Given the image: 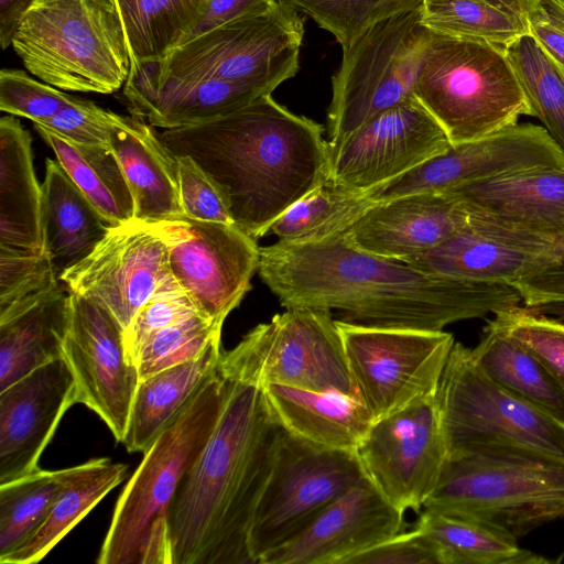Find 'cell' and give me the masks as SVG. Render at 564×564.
<instances>
[{"label": "cell", "instance_id": "6da1fadb", "mask_svg": "<svg viewBox=\"0 0 564 564\" xmlns=\"http://www.w3.org/2000/svg\"><path fill=\"white\" fill-rule=\"evenodd\" d=\"M258 273L283 307L335 310L364 326L444 330L522 304L510 284L429 274L361 250L345 232L260 247Z\"/></svg>", "mask_w": 564, "mask_h": 564}, {"label": "cell", "instance_id": "7a4b0ae2", "mask_svg": "<svg viewBox=\"0 0 564 564\" xmlns=\"http://www.w3.org/2000/svg\"><path fill=\"white\" fill-rule=\"evenodd\" d=\"M220 372L217 424L167 510L169 564H254L250 527L283 429L262 386Z\"/></svg>", "mask_w": 564, "mask_h": 564}, {"label": "cell", "instance_id": "3957f363", "mask_svg": "<svg viewBox=\"0 0 564 564\" xmlns=\"http://www.w3.org/2000/svg\"><path fill=\"white\" fill-rule=\"evenodd\" d=\"M323 131L263 95L230 113L159 135L174 155L191 156L215 181L234 224L258 240L328 177Z\"/></svg>", "mask_w": 564, "mask_h": 564}, {"label": "cell", "instance_id": "277c9868", "mask_svg": "<svg viewBox=\"0 0 564 564\" xmlns=\"http://www.w3.org/2000/svg\"><path fill=\"white\" fill-rule=\"evenodd\" d=\"M226 393L218 368L143 453L115 507L99 564H169L170 503L214 431Z\"/></svg>", "mask_w": 564, "mask_h": 564}, {"label": "cell", "instance_id": "5b68a950", "mask_svg": "<svg viewBox=\"0 0 564 564\" xmlns=\"http://www.w3.org/2000/svg\"><path fill=\"white\" fill-rule=\"evenodd\" d=\"M414 96L445 130L452 145L533 117L505 47L431 30Z\"/></svg>", "mask_w": 564, "mask_h": 564}, {"label": "cell", "instance_id": "8992f818", "mask_svg": "<svg viewBox=\"0 0 564 564\" xmlns=\"http://www.w3.org/2000/svg\"><path fill=\"white\" fill-rule=\"evenodd\" d=\"M423 509L478 520L519 539L564 519V462L501 447L449 457Z\"/></svg>", "mask_w": 564, "mask_h": 564}, {"label": "cell", "instance_id": "52a82bcc", "mask_svg": "<svg viewBox=\"0 0 564 564\" xmlns=\"http://www.w3.org/2000/svg\"><path fill=\"white\" fill-rule=\"evenodd\" d=\"M11 45L29 73L61 90L112 94L130 73L113 0H36Z\"/></svg>", "mask_w": 564, "mask_h": 564}, {"label": "cell", "instance_id": "ba28073f", "mask_svg": "<svg viewBox=\"0 0 564 564\" xmlns=\"http://www.w3.org/2000/svg\"><path fill=\"white\" fill-rule=\"evenodd\" d=\"M304 31L301 14L276 2L175 46L158 61L131 65L130 73L151 79L215 78L271 95L296 75Z\"/></svg>", "mask_w": 564, "mask_h": 564}, {"label": "cell", "instance_id": "9c48e42d", "mask_svg": "<svg viewBox=\"0 0 564 564\" xmlns=\"http://www.w3.org/2000/svg\"><path fill=\"white\" fill-rule=\"evenodd\" d=\"M449 457L486 448L564 462V425L492 380L455 341L436 391Z\"/></svg>", "mask_w": 564, "mask_h": 564}, {"label": "cell", "instance_id": "30bf717a", "mask_svg": "<svg viewBox=\"0 0 564 564\" xmlns=\"http://www.w3.org/2000/svg\"><path fill=\"white\" fill-rule=\"evenodd\" d=\"M431 30L422 8L386 19L343 48L332 77L328 148L346 140L375 115L413 96Z\"/></svg>", "mask_w": 564, "mask_h": 564}, {"label": "cell", "instance_id": "8fae6325", "mask_svg": "<svg viewBox=\"0 0 564 564\" xmlns=\"http://www.w3.org/2000/svg\"><path fill=\"white\" fill-rule=\"evenodd\" d=\"M219 369L260 386L278 383L358 398L337 322L324 308L285 307L223 352Z\"/></svg>", "mask_w": 564, "mask_h": 564}, {"label": "cell", "instance_id": "7c38bea8", "mask_svg": "<svg viewBox=\"0 0 564 564\" xmlns=\"http://www.w3.org/2000/svg\"><path fill=\"white\" fill-rule=\"evenodd\" d=\"M365 477L357 451L321 447L282 430L250 527L253 563L297 535Z\"/></svg>", "mask_w": 564, "mask_h": 564}, {"label": "cell", "instance_id": "4fadbf2b", "mask_svg": "<svg viewBox=\"0 0 564 564\" xmlns=\"http://www.w3.org/2000/svg\"><path fill=\"white\" fill-rule=\"evenodd\" d=\"M336 322L357 397L375 420L436 393L453 334Z\"/></svg>", "mask_w": 564, "mask_h": 564}, {"label": "cell", "instance_id": "5bb4252c", "mask_svg": "<svg viewBox=\"0 0 564 564\" xmlns=\"http://www.w3.org/2000/svg\"><path fill=\"white\" fill-rule=\"evenodd\" d=\"M164 239L170 272L200 314L218 325L241 303L259 268L257 240L234 224L186 216L148 223Z\"/></svg>", "mask_w": 564, "mask_h": 564}, {"label": "cell", "instance_id": "9a60e30c", "mask_svg": "<svg viewBox=\"0 0 564 564\" xmlns=\"http://www.w3.org/2000/svg\"><path fill=\"white\" fill-rule=\"evenodd\" d=\"M357 455L390 503L421 512L449 459L436 393L375 420Z\"/></svg>", "mask_w": 564, "mask_h": 564}, {"label": "cell", "instance_id": "2e32d148", "mask_svg": "<svg viewBox=\"0 0 564 564\" xmlns=\"http://www.w3.org/2000/svg\"><path fill=\"white\" fill-rule=\"evenodd\" d=\"M452 143L413 95L375 115L329 149L328 178L367 192L447 151Z\"/></svg>", "mask_w": 564, "mask_h": 564}, {"label": "cell", "instance_id": "e0dca14e", "mask_svg": "<svg viewBox=\"0 0 564 564\" xmlns=\"http://www.w3.org/2000/svg\"><path fill=\"white\" fill-rule=\"evenodd\" d=\"M69 293V322L63 357L74 379L77 403L93 410L117 442L124 438L140 381L130 361L123 329L101 305Z\"/></svg>", "mask_w": 564, "mask_h": 564}, {"label": "cell", "instance_id": "ac0fdd59", "mask_svg": "<svg viewBox=\"0 0 564 564\" xmlns=\"http://www.w3.org/2000/svg\"><path fill=\"white\" fill-rule=\"evenodd\" d=\"M171 274L164 239L148 223L132 219L111 227L59 281L107 310L123 329Z\"/></svg>", "mask_w": 564, "mask_h": 564}, {"label": "cell", "instance_id": "d6986e66", "mask_svg": "<svg viewBox=\"0 0 564 564\" xmlns=\"http://www.w3.org/2000/svg\"><path fill=\"white\" fill-rule=\"evenodd\" d=\"M538 166L564 167V151L544 127L518 122L452 145L408 173L365 193L379 203L416 193L447 192Z\"/></svg>", "mask_w": 564, "mask_h": 564}, {"label": "cell", "instance_id": "ffe728a7", "mask_svg": "<svg viewBox=\"0 0 564 564\" xmlns=\"http://www.w3.org/2000/svg\"><path fill=\"white\" fill-rule=\"evenodd\" d=\"M444 193L488 221L494 237L556 258L564 248V167L521 170Z\"/></svg>", "mask_w": 564, "mask_h": 564}, {"label": "cell", "instance_id": "44dd1931", "mask_svg": "<svg viewBox=\"0 0 564 564\" xmlns=\"http://www.w3.org/2000/svg\"><path fill=\"white\" fill-rule=\"evenodd\" d=\"M404 528V512L365 477L259 564H347Z\"/></svg>", "mask_w": 564, "mask_h": 564}, {"label": "cell", "instance_id": "7402d4cb", "mask_svg": "<svg viewBox=\"0 0 564 564\" xmlns=\"http://www.w3.org/2000/svg\"><path fill=\"white\" fill-rule=\"evenodd\" d=\"M75 403V379L64 357L0 391V485L39 469L43 451Z\"/></svg>", "mask_w": 564, "mask_h": 564}, {"label": "cell", "instance_id": "603a6c76", "mask_svg": "<svg viewBox=\"0 0 564 564\" xmlns=\"http://www.w3.org/2000/svg\"><path fill=\"white\" fill-rule=\"evenodd\" d=\"M467 225L468 212L460 200L444 192H426L375 204L345 235L361 250L404 262Z\"/></svg>", "mask_w": 564, "mask_h": 564}, {"label": "cell", "instance_id": "cb8c5ba5", "mask_svg": "<svg viewBox=\"0 0 564 564\" xmlns=\"http://www.w3.org/2000/svg\"><path fill=\"white\" fill-rule=\"evenodd\" d=\"M108 145L134 200L133 219L156 223L184 216L177 160L153 126L135 116L113 113Z\"/></svg>", "mask_w": 564, "mask_h": 564}, {"label": "cell", "instance_id": "d4e9b609", "mask_svg": "<svg viewBox=\"0 0 564 564\" xmlns=\"http://www.w3.org/2000/svg\"><path fill=\"white\" fill-rule=\"evenodd\" d=\"M122 94L133 116L163 129L205 122L268 95L250 85L215 78L151 79L131 73Z\"/></svg>", "mask_w": 564, "mask_h": 564}, {"label": "cell", "instance_id": "484cf974", "mask_svg": "<svg viewBox=\"0 0 564 564\" xmlns=\"http://www.w3.org/2000/svg\"><path fill=\"white\" fill-rule=\"evenodd\" d=\"M262 388L282 429L321 447L357 451L375 422L356 397L278 383Z\"/></svg>", "mask_w": 564, "mask_h": 564}, {"label": "cell", "instance_id": "4316f807", "mask_svg": "<svg viewBox=\"0 0 564 564\" xmlns=\"http://www.w3.org/2000/svg\"><path fill=\"white\" fill-rule=\"evenodd\" d=\"M404 262L433 275L507 284L560 263L552 253L509 243L468 225L443 243Z\"/></svg>", "mask_w": 564, "mask_h": 564}, {"label": "cell", "instance_id": "83f0119b", "mask_svg": "<svg viewBox=\"0 0 564 564\" xmlns=\"http://www.w3.org/2000/svg\"><path fill=\"white\" fill-rule=\"evenodd\" d=\"M42 184L33 165L32 138L15 116L0 119V246L44 251Z\"/></svg>", "mask_w": 564, "mask_h": 564}, {"label": "cell", "instance_id": "f1b7e54d", "mask_svg": "<svg viewBox=\"0 0 564 564\" xmlns=\"http://www.w3.org/2000/svg\"><path fill=\"white\" fill-rule=\"evenodd\" d=\"M43 247L58 275L86 258L111 226L57 160L45 161L42 183Z\"/></svg>", "mask_w": 564, "mask_h": 564}, {"label": "cell", "instance_id": "f546056e", "mask_svg": "<svg viewBox=\"0 0 564 564\" xmlns=\"http://www.w3.org/2000/svg\"><path fill=\"white\" fill-rule=\"evenodd\" d=\"M223 357L221 339L197 359L140 379L122 444L129 453H144L181 414L200 388L216 375Z\"/></svg>", "mask_w": 564, "mask_h": 564}, {"label": "cell", "instance_id": "4dcf8cb0", "mask_svg": "<svg viewBox=\"0 0 564 564\" xmlns=\"http://www.w3.org/2000/svg\"><path fill=\"white\" fill-rule=\"evenodd\" d=\"M68 322L69 293L64 284L0 322V391L63 357Z\"/></svg>", "mask_w": 564, "mask_h": 564}, {"label": "cell", "instance_id": "1f68e13d", "mask_svg": "<svg viewBox=\"0 0 564 564\" xmlns=\"http://www.w3.org/2000/svg\"><path fill=\"white\" fill-rule=\"evenodd\" d=\"M127 466L110 458H94L61 469L63 488L47 518L22 546L0 560L1 564H32L46 554L127 475Z\"/></svg>", "mask_w": 564, "mask_h": 564}, {"label": "cell", "instance_id": "d6a6232c", "mask_svg": "<svg viewBox=\"0 0 564 564\" xmlns=\"http://www.w3.org/2000/svg\"><path fill=\"white\" fill-rule=\"evenodd\" d=\"M471 352L492 380L564 425V389L520 341L488 319Z\"/></svg>", "mask_w": 564, "mask_h": 564}, {"label": "cell", "instance_id": "836d02e7", "mask_svg": "<svg viewBox=\"0 0 564 564\" xmlns=\"http://www.w3.org/2000/svg\"><path fill=\"white\" fill-rule=\"evenodd\" d=\"M433 545L440 564H547L518 539L488 523L422 510L415 524Z\"/></svg>", "mask_w": 564, "mask_h": 564}, {"label": "cell", "instance_id": "e575fe53", "mask_svg": "<svg viewBox=\"0 0 564 564\" xmlns=\"http://www.w3.org/2000/svg\"><path fill=\"white\" fill-rule=\"evenodd\" d=\"M41 138L86 198L111 227L133 219L134 200L111 149L77 144L34 123Z\"/></svg>", "mask_w": 564, "mask_h": 564}, {"label": "cell", "instance_id": "d590c367", "mask_svg": "<svg viewBox=\"0 0 564 564\" xmlns=\"http://www.w3.org/2000/svg\"><path fill=\"white\" fill-rule=\"evenodd\" d=\"M209 0H113L131 65L158 61L177 46Z\"/></svg>", "mask_w": 564, "mask_h": 564}, {"label": "cell", "instance_id": "8d00e7d4", "mask_svg": "<svg viewBox=\"0 0 564 564\" xmlns=\"http://www.w3.org/2000/svg\"><path fill=\"white\" fill-rule=\"evenodd\" d=\"M376 202L326 178L272 225L278 241L305 243L346 232Z\"/></svg>", "mask_w": 564, "mask_h": 564}, {"label": "cell", "instance_id": "74e56055", "mask_svg": "<svg viewBox=\"0 0 564 564\" xmlns=\"http://www.w3.org/2000/svg\"><path fill=\"white\" fill-rule=\"evenodd\" d=\"M62 488L61 469L39 468L0 485V560L36 533Z\"/></svg>", "mask_w": 564, "mask_h": 564}, {"label": "cell", "instance_id": "f35d334b", "mask_svg": "<svg viewBox=\"0 0 564 564\" xmlns=\"http://www.w3.org/2000/svg\"><path fill=\"white\" fill-rule=\"evenodd\" d=\"M533 117L564 151V73L527 33L505 46Z\"/></svg>", "mask_w": 564, "mask_h": 564}, {"label": "cell", "instance_id": "ab89813d", "mask_svg": "<svg viewBox=\"0 0 564 564\" xmlns=\"http://www.w3.org/2000/svg\"><path fill=\"white\" fill-rule=\"evenodd\" d=\"M423 24L432 31L506 46L529 33L528 19L486 0H423Z\"/></svg>", "mask_w": 564, "mask_h": 564}, {"label": "cell", "instance_id": "60d3db41", "mask_svg": "<svg viewBox=\"0 0 564 564\" xmlns=\"http://www.w3.org/2000/svg\"><path fill=\"white\" fill-rule=\"evenodd\" d=\"M314 20L332 33L341 48L393 15L420 9L423 0H276Z\"/></svg>", "mask_w": 564, "mask_h": 564}, {"label": "cell", "instance_id": "b9f144b4", "mask_svg": "<svg viewBox=\"0 0 564 564\" xmlns=\"http://www.w3.org/2000/svg\"><path fill=\"white\" fill-rule=\"evenodd\" d=\"M59 282L45 251L0 246V322L41 301Z\"/></svg>", "mask_w": 564, "mask_h": 564}, {"label": "cell", "instance_id": "7bdbcfd3", "mask_svg": "<svg viewBox=\"0 0 564 564\" xmlns=\"http://www.w3.org/2000/svg\"><path fill=\"white\" fill-rule=\"evenodd\" d=\"M221 325L198 313L156 332L135 357L140 379L197 359L221 339Z\"/></svg>", "mask_w": 564, "mask_h": 564}, {"label": "cell", "instance_id": "ee69618b", "mask_svg": "<svg viewBox=\"0 0 564 564\" xmlns=\"http://www.w3.org/2000/svg\"><path fill=\"white\" fill-rule=\"evenodd\" d=\"M491 321L525 346L564 389V332L556 318L520 304L495 313Z\"/></svg>", "mask_w": 564, "mask_h": 564}, {"label": "cell", "instance_id": "f6af8a7d", "mask_svg": "<svg viewBox=\"0 0 564 564\" xmlns=\"http://www.w3.org/2000/svg\"><path fill=\"white\" fill-rule=\"evenodd\" d=\"M198 313L189 295L173 275L166 276L123 334L130 361L134 364L141 347L156 332Z\"/></svg>", "mask_w": 564, "mask_h": 564}, {"label": "cell", "instance_id": "bcb514c9", "mask_svg": "<svg viewBox=\"0 0 564 564\" xmlns=\"http://www.w3.org/2000/svg\"><path fill=\"white\" fill-rule=\"evenodd\" d=\"M73 98L21 69L3 68L0 72V110L9 115L44 124Z\"/></svg>", "mask_w": 564, "mask_h": 564}, {"label": "cell", "instance_id": "7dc6e473", "mask_svg": "<svg viewBox=\"0 0 564 564\" xmlns=\"http://www.w3.org/2000/svg\"><path fill=\"white\" fill-rule=\"evenodd\" d=\"M175 156L184 216L200 221L234 224L226 199L215 181L191 156Z\"/></svg>", "mask_w": 564, "mask_h": 564}, {"label": "cell", "instance_id": "c3c4849f", "mask_svg": "<svg viewBox=\"0 0 564 564\" xmlns=\"http://www.w3.org/2000/svg\"><path fill=\"white\" fill-rule=\"evenodd\" d=\"M113 113L91 100L74 96L53 118L40 126L77 144L108 147Z\"/></svg>", "mask_w": 564, "mask_h": 564}, {"label": "cell", "instance_id": "681fc988", "mask_svg": "<svg viewBox=\"0 0 564 564\" xmlns=\"http://www.w3.org/2000/svg\"><path fill=\"white\" fill-rule=\"evenodd\" d=\"M347 564H440V561L429 539L414 527L355 555Z\"/></svg>", "mask_w": 564, "mask_h": 564}, {"label": "cell", "instance_id": "f907efd6", "mask_svg": "<svg viewBox=\"0 0 564 564\" xmlns=\"http://www.w3.org/2000/svg\"><path fill=\"white\" fill-rule=\"evenodd\" d=\"M528 24L529 33L564 73V10L549 0H541L529 14Z\"/></svg>", "mask_w": 564, "mask_h": 564}, {"label": "cell", "instance_id": "816d5d0a", "mask_svg": "<svg viewBox=\"0 0 564 564\" xmlns=\"http://www.w3.org/2000/svg\"><path fill=\"white\" fill-rule=\"evenodd\" d=\"M276 2V0H209L197 23L178 45L232 20L265 12Z\"/></svg>", "mask_w": 564, "mask_h": 564}, {"label": "cell", "instance_id": "f5cc1de1", "mask_svg": "<svg viewBox=\"0 0 564 564\" xmlns=\"http://www.w3.org/2000/svg\"><path fill=\"white\" fill-rule=\"evenodd\" d=\"M524 306L564 301V263L554 264L511 283Z\"/></svg>", "mask_w": 564, "mask_h": 564}, {"label": "cell", "instance_id": "db71d44e", "mask_svg": "<svg viewBox=\"0 0 564 564\" xmlns=\"http://www.w3.org/2000/svg\"><path fill=\"white\" fill-rule=\"evenodd\" d=\"M36 0H0V45L2 50L12 44V39L23 17Z\"/></svg>", "mask_w": 564, "mask_h": 564}, {"label": "cell", "instance_id": "11a10c76", "mask_svg": "<svg viewBox=\"0 0 564 564\" xmlns=\"http://www.w3.org/2000/svg\"><path fill=\"white\" fill-rule=\"evenodd\" d=\"M499 8L509 10L528 19L541 0H486Z\"/></svg>", "mask_w": 564, "mask_h": 564}, {"label": "cell", "instance_id": "9f6ffc18", "mask_svg": "<svg viewBox=\"0 0 564 564\" xmlns=\"http://www.w3.org/2000/svg\"><path fill=\"white\" fill-rule=\"evenodd\" d=\"M527 307L542 315L564 321V301L546 302Z\"/></svg>", "mask_w": 564, "mask_h": 564}, {"label": "cell", "instance_id": "6f0895ef", "mask_svg": "<svg viewBox=\"0 0 564 564\" xmlns=\"http://www.w3.org/2000/svg\"><path fill=\"white\" fill-rule=\"evenodd\" d=\"M557 258H558L560 263H564V248L558 250Z\"/></svg>", "mask_w": 564, "mask_h": 564}, {"label": "cell", "instance_id": "680465c9", "mask_svg": "<svg viewBox=\"0 0 564 564\" xmlns=\"http://www.w3.org/2000/svg\"><path fill=\"white\" fill-rule=\"evenodd\" d=\"M549 1L557 4L558 7H561L564 10V0H549Z\"/></svg>", "mask_w": 564, "mask_h": 564}, {"label": "cell", "instance_id": "91938a15", "mask_svg": "<svg viewBox=\"0 0 564 564\" xmlns=\"http://www.w3.org/2000/svg\"><path fill=\"white\" fill-rule=\"evenodd\" d=\"M557 324H558L560 328L564 332V321L557 319Z\"/></svg>", "mask_w": 564, "mask_h": 564}]
</instances>
